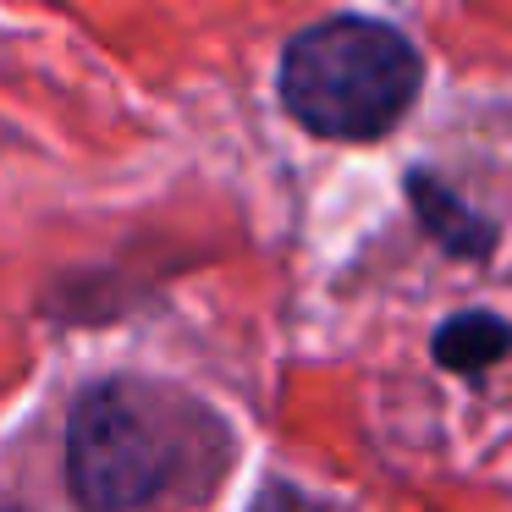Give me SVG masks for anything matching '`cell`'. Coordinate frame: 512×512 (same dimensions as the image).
Listing matches in <instances>:
<instances>
[{
  "label": "cell",
  "instance_id": "cell-1",
  "mask_svg": "<svg viewBox=\"0 0 512 512\" xmlns=\"http://www.w3.org/2000/svg\"><path fill=\"white\" fill-rule=\"evenodd\" d=\"M232 424L171 380L105 375L67 408V490L83 512H144L232 463Z\"/></svg>",
  "mask_w": 512,
  "mask_h": 512
},
{
  "label": "cell",
  "instance_id": "cell-2",
  "mask_svg": "<svg viewBox=\"0 0 512 512\" xmlns=\"http://www.w3.org/2000/svg\"><path fill=\"white\" fill-rule=\"evenodd\" d=\"M424 94V50L369 12H336L298 28L276 61V100L309 138L380 144Z\"/></svg>",
  "mask_w": 512,
  "mask_h": 512
},
{
  "label": "cell",
  "instance_id": "cell-3",
  "mask_svg": "<svg viewBox=\"0 0 512 512\" xmlns=\"http://www.w3.org/2000/svg\"><path fill=\"white\" fill-rule=\"evenodd\" d=\"M402 199H408L419 232L457 265H490L501 248V221L463 199L435 166H408L402 171Z\"/></svg>",
  "mask_w": 512,
  "mask_h": 512
},
{
  "label": "cell",
  "instance_id": "cell-4",
  "mask_svg": "<svg viewBox=\"0 0 512 512\" xmlns=\"http://www.w3.org/2000/svg\"><path fill=\"white\" fill-rule=\"evenodd\" d=\"M507 358H512V320L501 309H485V303L446 314L430 331V364L446 369V375L474 380L485 369L507 364Z\"/></svg>",
  "mask_w": 512,
  "mask_h": 512
},
{
  "label": "cell",
  "instance_id": "cell-5",
  "mask_svg": "<svg viewBox=\"0 0 512 512\" xmlns=\"http://www.w3.org/2000/svg\"><path fill=\"white\" fill-rule=\"evenodd\" d=\"M248 512H325L320 501L309 496V490H298L292 479H265L259 485V496H254V507Z\"/></svg>",
  "mask_w": 512,
  "mask_h": 512
}]
</instances>
